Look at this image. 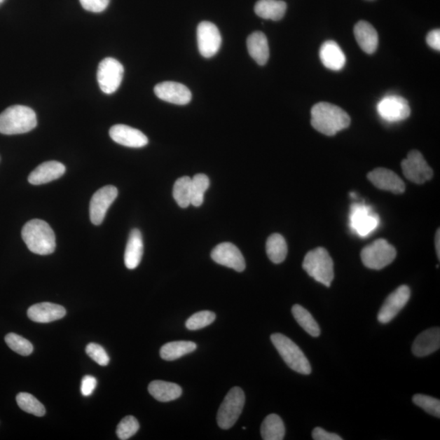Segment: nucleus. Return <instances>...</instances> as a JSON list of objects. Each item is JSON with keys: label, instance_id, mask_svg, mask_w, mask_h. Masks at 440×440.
Instances as JSON below:
<instances>
[{"label": "nucleus", "instance_id": "f257e3e1", "mask_svg": "<svg viewBox=\"0 0 440 440\" xmlns=\"http://www.w3.org/2000/svg\"><path fill=\"white\" fill-rule=\"evenodd\" d=\"M312 126L326 136L332 137L351 124V118L341 108L327 102H319L312 109Z\"/></svg>", "mask_w": 440, "mask_h": 440}, {"label": "nucleus", "instance_id": "f03ea898", "mask_svg": "<svg viewBox=\"0 0 440 440\" xmlns=\"http://www.w3.org/2000/svg\"><path fill=\"white\" fill-rule=\"evenodd\" d=\"M22 237L34 254L48 256L56 249V236L50 225L41 219H32L24 225Z\"/></svg>", "mask_w": 440, "mask_h": 440}, {"label": "nucleus", "instance_id": "7ed1b4c3", "mask_svg": "<svg viewBox=\"0 0 440 440\" xmlns=\"http://www.w3.org/2000/svg\"><path fill=\"white\" fill-rule=\"evenodd\" d=\"M36 126V114L27 106H10L0 114V133L4 135L27 133Z\"/></svg>", "mask_w": 440, "mask_h": 440}, {"label": "nucleus", "instance_id": "20e7f679", "mask_svg": "<svg viewBox=\"0 0 440 440\" xmlns=\"http://www.w3.org/2000/svg\"><path fill=\"white\" fill-rule=\"evenodd\" d=\"M303 268L315 281L329 287L334 278V262L329 252L323 247L309 252L305 256Z\"/></svg>", "mask_w": 440, "mask_h": 440}, {"label": "nucleus", "instance_id": "39448f33", "mask_svg": "<svg viewBox=\"0 0 440 440\" xmlns=\"http://www.w3.org/2000/svg\"><path fill=\"white\" fill-rule=\"evenodd\" d=\"M271 341L287 366L298 373H312L311 364L298 345L282 334H273Z\"/></svg>", "mask_w": 440, "mask_h": 440}, {"label": "nucleus", "instance_id": "423d86ee", "mask_svg": "<svg viewBox=\"0 0 440 440\" xmlns=\"http://www.w3.org/2000/svg\"><path fill=\"white\" fill-rule=\"evenodd\" d=\"M397 254L396 248L387 240L378 239L362 249L361 257L366 268L381 270L391 264Z\"/></svg>", "mask_w": 440, "mask_h": 440}, {"label": "nucleus", "instance_id": "0eeeda50", "mask_svg": "<svg viewBox=\"0 0 440 440\" xmlns=\"http://www.w3.org/2000/svg\"><path fill=\"white\" fill-rule=\"evenodd\" d=\"M246 397L243 390L238 387L230 390L219 408L217 422L223 429L233 427L242 414Z\"/></svg>", "mask_w": 440, "mask_h": 440}, {"label": "nucleus", "instance_id": "6e6552de", "mask_svg": "<svg viewBox=\"0 0 440 440\" xmlns=\"http://www.w3.org/2000/svg\"><path fill=\"white\" fill-rule=\"evenodd\" d=\"M349 224L359 237L366 238L378 228L380 219L371 207L364 203H355L350 212Z\"/></svg>", "mask_w": 440, "mask_h": 440}, {"label": "nucleus", "instance_id": "1a4fd4ad", "mask_svg": "<svg viewBox=\"0 0 440 440\" xmlns=\"http://www.w3.org/2000/svg\"><path fill=\"white\" fill-rule=\"evenodd\" d=\"M124 68L116 59L108 57L99 63L97 71V80L102 91L112 94L117 91L121 85Z\"/></svg>", "mask_w": 440, "mask_h": 440}, {"label": "nucleus", "instance_id": "9d476101", "mask_svg": "<svg viewBox=\"0 0 440 440\" xmlns=\"http://www.w3.org/2000/svg\"><path fill=\"white\" fill-rule=\"evenodd\" d=\"M401 167L404 177L415 184H424L433 177L432 169L418 150L408 153L407 158L401 163Z\"/></svg>", "mask_w": 440, "mask_h": 440}, {"label": "nucleus", "instance_id": "9b49d317", "mask_svg": "<svg viewBox=\"0 0 440 440\" xmlns=\"http://www.w3.org/2000/svg\"><path fill=\"white\" fill-rule=\"evenodd\" d=\"M377 110L379 116L388 123L403 121L411 114L407 99L397 95L383 97L378 102Z\"/></svg>", "mask_w": 440, "mask_h": 440}, {"label": "nucleus", "instance_id": "f8f14e48", "mask_svg": "<svg viewBox=\"0 0 440 440\" xmlns=\"http://www.w3.org/2000/svg\"><path fill=\"white\" fill-rule=\"evenodd\" d=\"M198 46L200 53L206 58L214 56L221 47V34L216 25L209 22H202L197 29Z\"/></svg>", "mask_w": 440, "mask_h": 440}, {"label": "nucleus", "instance_id": "ddd939ff", "mask_svg": "<svg viewBox=\"0 0 440 440\" xmlns=\"http://www.w3.org/2000/svg\"><path fill=\"white\" fill-rule=\"evenodd\" d=\"M118 189L112 185L99 188L90 202V219L94 225L102 224L110 206L118 197Z\"/></svg>", "mask_w": 440, "mask_h": 440}, {"label": "nucleus", "instance_id": "4468645a", "mask_svg": "<svg viewBox=\"0 0 440 440\" xmlns=\"http://www.w3.org/2000/svg\"><path fill=\"white\" fill-rule=\"evenodd\" d=\"M410 297L411 291L408 286L398 287L385 300L378 315V322L381 324L391 322L405 307Z\"/></svg>", "mask_w": 440, "mask_h": 440}, {"label": "nucleus", "instance_id": "2eb2a0df", "mask_svg": "<svg viewBox=\"0 0 440 440\" xmlns=\"http://www.w3.org/2000/svg\"><path fill=\"white\" fill-rule=\"evenodd\" d=\"M214 262L241 273L246 268V261L239 249L230 242L218 245L212 252Z\"/></svg>", "mask_w": 440, "mask_h": 440}, {"label": "nucleus", "instance_id": "dca6fc26", "mask_svg": "<svg viewBox=\"0 0 440 440\" xmlns=\"http://www.w3.org/2000/svg\"><path fill=\"white\" fill-rule=\"evenodd\" d=\"M155 95L164 102L184 106L191 102L192 93L184 85L177 82H163L154 88Z\"/></svg>", "mask_w": 440, "mask_h": 440}, {"label": "nucleus", "instance_id": "f3484780", "mask_svg": "<svg viewBox=\"0 0 440 440\" xmlns=\"http://www.w3.org/2000/svg\"><path fill=\"white\" fill-rule=\"evenodd\" d=\"M109 136L114 142L129 148H142L149 143L146 135L127 125H114L109 130Z\"/></svg>", "mask_w": 440, "mask_h": 440}, {"label": "nucleus", "instance_id": "a211bd4d", "mask_svg": "<svg viewBox=\"0 0 440 440\" xmlns=\"http://www.w3.org/2000/svg\"><path fill=\"white\" fill-rule=\"evenodd\" d=\"M367 177L369 181L379 189L386 190L394 194H401L405 191L403 179L391 170L376 168L369 172Z\"/></svg>", "mask_w": 440, "mask_h": 440}, {"label": "nucleus", "instance_id": "6ab92c4d", "mask_svg": "<svg viewBox=\"0 0 440 440\" xmlns=\"http://www.w3.org/2000/svg\"><path fill=\"white\" fill-rule=\"evenodd\" d=\"M67 310L61 305L41 303L33 305L28 309V317L37 323H49L66 316Z\"/></svg>", "mask_w": 440, "mask_h": 440}, {"label": "nucleus", "instance_id": "aec40b11", "mask_svg": "<svg viewBox=\"0 0 440 440\" xmlns=\"http://www.w3.org/2000/svg\"><path fill=\"white\" fill-rule=\"evenodd\" d=\"M440 348V329L432 328L420 334L413 342L412 351L417 357H427Z\"/></svg>", "mask_w": 440, "mask_h": 440}, {"label": "nucleus", "instance_id": "412c9836", "mask_svg": "<svg viewBox=\"0 0 440 440\" xmlns=\"http://www.w3.org/2000/svg\"><path fill=\"white\" fill-rule=\"evenodd\" d=\"M66 172V167L57 161L45 162L29 174L28 181L34 185L44 184L61 178Z\"/></svg>", "mask_w": 440, "mask_h": 440}, {"label": "nucleus", "instance_id": "4be33fe9", "mask_svg": "<svg viewBox=\"0 0 440 440\" xmlns=\"http://www.w3.org/2000/svg\"><path fill=\"white\" fill-rule=\"evenodd\" d=\"M319 58L324 67L334 71H341L347 61L342 48L332 40H329L322 45L319 49Z\"/></svg>", "mask_w": 440, "mask_h": 440}, {"label": "nucleus", "instance_id": "5701e85b", "mask_svg": "<svg viewBox=\"0 0 440 440\" xmlns=\"http://www.w3.org/2000/svg\"><path fill=\"white\" fill-rule=\"evenodd\" d=\"M354 34L357 43L364 53L373 54L378 46V34L371 24L361 21L354 27Z\"/></svg>", "mask_w": 440, "mask_h": 440}, {"label": "nucleus", "instance_id": "b1692460", "mask_svg": "<svg viewBox=\"0 0 440 440\" xmlns=\"http://www.w3.org/2000/svg\"><path fill=\"white\" fill-rule=\"evenodd\" d=\"M144 252L142 234L137 228L132 230L124 254L125 265L128 269H135L141 263Z\"/></svg>", "mask_w": 440, "mask_h": 440}, {"label": "nucleus", "instance_id": "393cba45", "mask_svg": "<svg viewBox=\"0 0 440 440\" xmlns=\"http://www.w3.org/2000/svg\"><path fill=\"white\" fill-rule=\"evenodd\" d=\"M249 54L259 66H264L269 59V47L266 36L262 32H254L247 39Z\"/></svg>", "mask_w": 440, "mask_h": 440}, {"label": "nucleus", "instance_id": "a878e982", "mask_svg": "<svg viewBox=\"0 0 440 440\" xmlns=\"http://www.w3.org/2000/svg\"><path fill=\"white\" fill-rule=\"evenodd\" d=\"M149 392L160 402H170L181 397L182 388L178 384L153 381L149 385Z\"/></svg>", "mask_w": 440, "mask_h": 440}, {"label": "nucleus", "instance_id": "bb28decb", "mask_svg": "<svg viewBox=\"0 0 440 440\" xmlns=\"http://www.w3.org/2000/svg\"><path fill=\"white\" fill-rule=\"evenodd\" d=\"M287 5L282 0H259L254 12L259 18L280 21L286 14Z\"/></svg>", "mask_w": 440, "mask_h": 440}, {"label": "nucleus", "instance_id": "cd10ccee", "mask_svg": "<svg viewBox=\"0 0 440 440\" xmlns=\"http://www.w3.org/2000/svg\"><path fill=\"white\" fill-rule=\"evenodd\" d=\"M197 349V344L191 341H176L163 345L160 356L165 361L172 362L191 353Z\"/></svg>", "mask_w": 440, "mask_h": 440}, {"label": "nucleus", "instance_id": "c85d7f7f", "mask_svg": "<svg viewBox=\"0 0 440 440\" xmlns=\"http://www.w3.org/2000/svg\"><path fill=\"white\" fill-rule=\"evenodd\" d=\"M286 434L282 419L277 414L265 418L261 426V436L264 440H282Z\"/></svg>", "mask_w": 440, "mask_h": 440}, {"label": "nucleus", "instance_id": "c756f323", "mask_svg": "<svg viewBox=\"0 0 440 440\" xmlns=\"http://www.w3.org/2000/svg\"><path fill=\"white\" fill-rule=\"evenodd\" d=\"M267 254L274 263H281L286 259L288 247L286 240L278 233L271 235L266 244Z\"/></svg>", "mask_w": 440, "mask_h": 440}, {"label": "nucleus", "instance_id": "7c9ffc66", "mask_svg": "<svg viewBox=\"0 0 440 440\" xmlns=\"http://www.w3.org/2000/svg\"><path fill=\"white\" fill-rule=\"evenodd\" d=\"M292 314L299 326L312 337L317 338L321 335V329L318 323L315 321L312 314L301 305H294L292 308Z\"/></svg>", "mask_w": 440, "mask_h": 440}, {"label": "nucleus", "instance_id": "2f4dec72", "mask_svg": "<svg viewBox=\"0 0 440 440\" xmlns=\"http://www.w3.org/2000/svg\"><path fill=\"white\" fill-rule=\"evenodd\" d=\"M191 178L184 177L177 179L174 184L173 197L181 208L191 205Z\"/></svg>", "mask_w": 440, "mask_h": 440}, {"label": "nucleus", "instance_id": "473e14b6", "mask_svg": "<svg viewBox=\"0 0 440 440\" xmlns=\"http://www.w3.org/2000/svg\"><path fill=\"white\" fill-rule=\"evenodd\" d=\"M209 186V179L204 174H198L191 179V205L198 207L204 202L205 193Z\"/></svg>", "mask_w": 440, "mask_h": 440}, {"label": "nucleus", "instance_id": "72a5a7b5", "mask_svg": "<svg viewBox=\"0 0 440 440\" xmlns=\"http://www.w3.org/2000/svg\"><path fill=\"white\" fill-rule=\"evenodd\" d=\"M17 402L18 406L23 411L33 414L34 416L43 417L46 413V409H45L43 404L40 403L32 394L19 393L17 397Z\"/></svg>", "mask_w": 440, "mask_h": 440}, {"label": "nucleus", "instance_id": "f704fd0d", "mask_svg": "<svg viewBox=\"0 0 440 440\" xmlns=\"http://www.w3.org/2000/svg\"><path fill=\"white\" fill-rule=\"evenodd\" d=\"M5 342L13 352L23 357L29 356L34 351L32 343L17 334L10 333L7 334L5 337Z\"/></svg>", "mask_w": 440, "mask_h": 440}, {"label": "nucleus", "instance_id": "c9c22d12", "mask_svg": "<svg viewBox=\"0 0 440 440\" xmlns=\"http://www.w3.org/2000/svg\"><path fill=\"white\" fill-rule=\"evenodd\" d=\"M216 316L212 312L202 311L193 315L190 317L185 324L186 328L189 330H198L203 329L212 324Z\"/></svg>", "mask_w": 440, "mask_h": 440}, {"label": "nucleus", "instance_id": "e433bc0d", "mask_svg": "<svg viewBox=\"0 0 440 440\" xmlns=\"http://www.w3.org/2000/svg\"><path fill=\"white\" fill-rule=\"evenodd\" d=\"M413 402L429 414L436 418L440 417L439 399L426 396V394H418L413 397Z\"/></svg>", "mask_w": 440, "mask_h": 440}, {"label": "nucleus", "instance_id": "4c0bfd02", "mask_svg": "<svg viewBox=\"0 0 440 440\" xmlns=\"http://www.w3.org/2000/svg\"><path fill=\"white\" fill-rule=\"evenodd\" d=\"M139 429V424L136 418L128 416L119 422L117 427V436L119 439L127 440L136 434Z\"/></svg>", "mask_w": 440, "mask_h": 440}, {"label": "nucleus", "instance_id": "58836bf2", "mask_svg": "<svg viewBox=\"0 0 440 440\" xmlns=\"http://www.w3.org/2000/svg\"><path fill=\"white\" fill-rule=\"evenodd\" d=\"M86 353L99 366H106L109 363V357L106 350L97 343H89L86 348Z\"/></svg>", "mask_w": 440, "mask_h": 440}, {"label": "nucleus", "instance_id": "ea45409f", "mask_svg": "<svg viewBox=\"0 0 440 440\" xmlns=\"http://www.w3.org/2000/svg\"><path fill=\"white\" fill-rule=\"evenodd\" d=\"M110 0H79L83 8L88 12L102 13L109 6Z\"/></svg>", "mask_w": 440, "mask_h": 440}, {"label": "nucleus", "instance_id": "a19ab883", "mask_svg": "<svg viewBox=\"0 0 440 440\" xmlns=\"http://www.w3.org/2000/svg\"><path fill=\"white\" fill-rule=\"evenodd\" d=\"M97 381L96 378L87 375L83 377L81 383V392L83 397H90L97 387Z\"/></svg>", "mask_w": 440, "mask_h": 440}, {"label": "nucleus", "instance_id": "79ce46f5", "mask_svg": "<svg viewBox=\"0 0 440 440\" xmlns=\"http://www.w3.org/2000/svg\"><path fill=\"white\" fill-rule=\"evenodd\" d=\"M312 439L315 440H342L343 438L340 437L338 434L335 433H330L324 431L321 427H317L313 429Z\"/></svg>", "mask_w": 440, "mask_h": 440}, {"label": "nucleus", "instance_id": "37998d69", "mask_svg": "<svg viewBox=\"0 0 440 440\" xmlns=\"http://www.w3.org/2000/svg\"><path fill=\"white\" fill-rule=\"evenodd\" d=\"M427 43L429 47L439 52L440 50V31L439 29L429 32L427 36Z\"/></svg>", "mask_w": 440, "mask_h": 440}, {"label": "nucleus", "instance_id": "c03bdc74", "mask_svg": "<svg viewBox=\"0 0 440 440\" xmlns=\"http://www.w3.org/2000/svg\"><path fill=\"white\" fill-rule=\"evenodd\" d=\"M440 234H439V230H438L437 233H436V252H437V256L438 258H440V248H439V242H440V238H439Z\"/></svg>", "mask_w": 440, "mask_h": 440}, {"label": "nucleus", "instance_id": "a18cd8bd", "mask_svg": "<svg viewBox=\"0 0 440 440\" xmlns=\"http://www.w3.org/2000/svg\"><path fill=\"white\" fill-rule=\"evenodd\" d=\"M4 2V0H0V5H1Z\"/></svg>", "mask_w": 440, "mask_h": 440}]
</instances>
